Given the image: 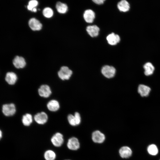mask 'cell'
I'll use <instances>...</instances> for the list:
<instances>
[{"label":"cell","instance_id":"cell-11","mask_svg":"<svg viewBox=\"0 0 160 160\" xmlns=\"http://www.w3.org/2000/svg\"><path fill=\"white\" fill-rule=\"evenodd\" d=\"M83 17L86 22L91 23L93 22L95 18V14L92 10L87 9L84 12Z\"/></svg>","mask_w":160,"mask_h":160},{"label":"cell","instance_id":"cell-20","mask_svg":"<svg viewBox=\"0 0 160 160\" xmlns=\"http://www.w3.org/2000/svg\"><path fill=\"white\" fill-rule=\"evenodd\" d=\"M56 8L58 12L61 14L66 13L68 10L67 5L64 3L59 1L57 3Z\"/></svg>","mask_w":160,"mask_h":160},{"label":"cell","instance_id":"cell-6","mask_svg":"<svg viewBox=\"0 0 160 160\" xmlns=\"http://www.w3.org/2000/svg\"><path fill=\"white\" fill-rule=\"evenodd\" d=\"M34 118L35 121L38 124H43L47 121L48 117L45 112H41L36 114Z\"/></svg>","mask_w":160,"mask_h":160},{"label":"cell","instance_id":"cell-4","mask_svg":"<svg viewBox=\"0 0 160 160\" xmlns=\"http://www.w3.org/2000/svg\"><path fill=\"white\" fill-rule=\"evenodd\" d=\"M51 140L54 146L57 147H60L64 142L63 135L60 133L57 132L52 136Z\"/></svg>","mask_w":160,"mask_h":160},{"label":"cell","instance_id":"cell-18","mask_svg":"<svg viewBox=\"0 0 160 160\" xmlns=\"http://www.w3.org/2000/svg\"><path fill=\"white\" fill-rule=\"evenodd\" d=\"M144 70V73L146 76L152 75L154 72L155 68L152 63L148 62L144 64L143 66Z\"/></svg>","mask_w":160,"mask_h":160},{"label":"cell","instance_id":"cell-31","mask_svg":"<svg viewBox=\"0 0 160 160\" xmlns=\"http://www.w3.org/2000/svg\"></svg>","mask_w":160,"mask_h":160},{"label":"cell","instance_id":"cell-5","mask_svg":"<svg viewBox=\"0 0 160 160\" xmlns=\"http://www.w3.org/2000/svg\"><path fill=\"white\" fill-rule=\"evenodd\" d=\"M38 93L40 96L47 98L50 96L52 92L48 85L44 84L41 85L39 89Z\"/></svg>","mask_w":160,"mask_h":160},{"label":"cell","instance_id":"cell-24","mask_svg":"<svg viewBox=\"0 0 160 160\" xmlns=\"http://www.w3.org/2000/svg\"><path fill=\"white\" fill-rule=\"evenodd\" d=\"M43 14L45 17L49 18L52 16L53 14V12L52 9L50 8L47 7L43 9Z\"/></svg>","mask_w":160,"mask_h":160},{"label":"cell","instance_id":"cell-15","mask_svg":"<svg viewBox=\"0 0 160 160\" xmlns=\"http://www.w3.org/2000/svg\"><path fill=\"white\" fill-rule=\"evenodd\" d=\"M86 31L91 36L95 37L98 35L100 28L97 25H89L87 27Z\"/></svg>","mask_w":160,"mask_h":160},{"label":"cell","instance_id":"cell-10","mask_svg":"<svg viewBox=\"0 0 160 160\" xmlns=\"http://www.w3.org/2000/svg\"><path fill=\"white\" fill-rule=\"evenodd\" d=\"M14 66L17 68H22L24 67L26 64L25 60L22 57L16 56L13 60Z\"/></svg>","mask_w":160,"mask_h":160},{"label":"cell","instance_id":"cell-8","mask_svg":"<svg viewBox=\"0 0 160 160\" xmlns=\"http://www.w3.org/2000/svg\"><path fill=\"white\" fill-rule=\"evenodd\" d=\"M67 146L69 149L76 150L79 148L80 143L76 138L72 137L68 140L67 143Z\"/></svg>","mask_w":160,"mask_h":160},{"label":"cell","instance_id":"cell-22","mask_svg":"<svg viewBox=\"0 0 160 160\" xmlns=\"http://www.w3.org/2000/svg\"><path fill=\"white\" fill-rule=\"evenodd\" d=\"M44 157L46 160H54L56 155L55 152L51 150H48L44 154Z\"/></svg>","mask_w":160,"mask_h":160},{"label":"cell","instance_id":"cell-7","mask_svg":"<svg viewBox=\"0 0 160 160\" xmlns=\"http://www.w3.org/2000/svg\"><path fill=\"white\" fill-rule=\"evenodd\" d=\"M92 139L95 143H101L105 140V135L100 131L96 130L92 133Z\"/></svg>","mask_w":160,"mask_h":160},{"label":"cell","instance_id":"cell-25","mask_svg":"<svg viewBox=\"0 0 160 160\" xmlns=\"http://www.w3.org/2000/svg\"><path fill=\"white\" fill-rule=\"evenodd\" d=\"M38 2L36 0H32L29 1L28 2V5H27L28 9L31 11L33 9L36 8L38 5Z\"/></svg>","mask_w":160,"mask_h":160},{"label":"cell","instance_id":"cell-19","mask_svg":"<svg viewBox=\"0 0 160 160\" xmlns=\"http://www.w3.org/2000/svg\"><path fill=\"white\" fill-rule=\"evenodd\" d=\"M47 106L48 109L51 111H56L60 108L59 102L56 100H51L47 103Z\"/></svg>","mask_w":160,"mask_h":160},{"label":"cell","instance_id":"cell-3","mask_svg":"<svg viewBox=\"0 0 160 160\" xmlns=\"http://www.w3.org/2000/svg\"><path fill=\"white\" fill-rule=\"evenodd\" d=\"M116 70L113 66L108 65L103 66L101 69L102 74L106 78H112L114 76L116 73Z\"/></svg>","mask_w":160,"mask_h":160},{"label":"cell","instance_id":"cell-12","mask_svg":"<svg viewBox=\"0 0 160 160\" xmlns=\"http://www.w3.org/2000/svg\"><path fill=\"white\" fill-rule=\"evenodd\" d=\"M106 39L108 43L112 45H116L120 40L119 36L113 33L109 34L107 36Z\"/></svg>","mask_w":160,"mask_h":160},{"label":"cell","instance_id":"cell-29","mask_svg":"<svg viewBox=\"0 0 160 160\" xmlns=\"http://www.w3.org/2000/svg\"><path fill=\"white\" fill-rule=\"evenodd\" d=\"M36 11H37V9L36 7V8H34L33 9L32 12H36Z\"/></svg>","mask_w":160,"mask_h":160},{"label":"cell","instance_id":"cell-17","mask_svg":"<svg viewBox=\"0 0 160 160\" xmlns=\"http://www.w3.org/2000/svg\"><path fill=\"white\" fill-rule=\"evenodd\" d=\"M117 6L119 10L123 12L128 11L130 8L129 4L126 0H122L119 2Z\"/></svg>","mask_w":160,"mask_h":160},{"label":"cell","instance_id":"cell-30","mask_svg":"<svg viewBox=\"0 0 160 160\" xmlns=\"http://www.w3.org/2000/svg\"><path fill=\"white\" fill-rule=\"evenodd\" d=\"M2 132L1 130H0V138H1L2 137Z\"/></svg>","mask_w":160,"mask_h":160},{"label":"cell","instance_id":"cell-28","mask_svg":"<svg viewBox=\"0 0 160 160\" xmlns=\"http://www.w3.org/2000/svg\"><path fill=\"white\" fill-rule=\"evenodd\" d=\"M105 0H94L92 1L96 4L100 5L103 4Z\"/></svg>","mask_w":160,"mask_h":160},{"label":"cell","instance_id":"cell-21","mask_svg":"<svg viewBox=\"0 0 160 160\" xmlns=\"http://www.w3.org/2000/svg\"><path fill=\"white\" fill-rule=\"evenodd\" d=\"M33 121L32 116L29 113H26L23 116L22 122L25 126H29Z\"/></svg>","mask_w":160,"mask_h":160},{"label":"cell","instance_id":"cell-14","mask_svg":"<svg viewBox=\"0 0 160 160\" xmlns=\"http://www.w3.org/2000/svg\"><path fill=\"white\" fill-rule=\"evenodd\" d=\"M17 79L16 74L12 72H7L6 75L5 80L9 84L12 85L15 84Z\"/></svg>","mask_w":160,"mask_h":160},{"label":"cell","instance_id":"cell-9","mask_svg":"<svg viewBox=\"0 0 160 160\" xmlns=\"http://www.w3.org/2000/svg\"><path fill=\"white\" fill-rule=\"evenodd\" d=\"M28 25L30 28L33 31H39L42 28V25L37 19L33 18L29 20Z\"/></svg>","mask_w":160,"mask_h":160},{"label":"cell","instance_id":"cell-27","mask_svg":"<svg viewBox=\"0 0 160 160\" xmlns=\"http://www.w3.org/2000/svg\"><path fill=\"white\" fill-rule=\"evenodd\" d=\"M74 116L76 119L77 125H78L81 122V119L80 115L79 113L76 112L75 113Z\"/></svg>","mask_w":160,"mask_h":160},{"label":"cell","instance_id":"cell-13","mask_svg":"<svg viewBox=\"0 0 160 160\" xmlns=\"http://www.w3.org/2000/svg\"><path fill=\"white\" fill-rule=\"evenodd\" d=\"M151 91V89L149 87L143 84H140L138 87V92L142 97L148 96Z\"/></svg>","mask_w":160,"mask_h":160},{"label":"cell","instance_id":"cell-23","mask_svg":"<svg viewBox=\"0 0 160 160\" xmlns=\"http://www.w3.org/2000/svg\"><path fill=\"white\" fill-rule=\"evenodd\" d=\"M147 151L149 154L153 156L157 154L158 152L157 147L154 144L149 145L147 148Z\"/></svg>","mask_w":160,"mask_h":160},{"label":"cell","instance_id":"cell-16","mask_svg":"<svg viewBox=\"0 0 160 160\" xmlns=\"http://www.w3.org/2000/svg\"><path fill=\"white\" fill-rule=\"evenodd\" d=\"M132 153L130 148L127 146L122 147L119 150V154L121 157L123 158H129L131 156Z\"/></svg>","mask_w":160,"mask_h":160},{"label":"cell","instance_id":"cell-26","mask_svg":"<svg viewBox=\"0 0 160 160\" xmlns=\"http://www.w3.org/2000/svg\"><path fill=\"white\" fill-rule=\"evenodd\" d=\"M68 121L70 124L73 126L77 125L75 118L74 116L69 114L68 116Z\"/></svg>","mask_w":160,"mask_h":160},{"label":"cell","instance_id":"cell-1","mask_svg":"<svg viewBox=\"0 0 160 160\" xmlns=\"http://www.w3.org/2000/svg\"><path fill=\"white\" fill-rule=\"evenodd\" d=\"M72 74V71L66 66L62 67L58 72L59 77L62 80L69 79Z\"/></svg>","mask_w":160,"mask_h":160},{"label":"cell","instance_id":"cell-2","mask_svg":"<svg viewBox=\"0 0 160 160\" xmlns=\"http://www.w3.org/2000/svg\"><path fill=\"white\" fill-rule=\"evenodd\" d=\"M2 111L5 116H11L13 115L16 112L15 104L11 103L4 105L2 107Z\"/></svg>","mask_w":160,"mask_h":160}]
</instances>
